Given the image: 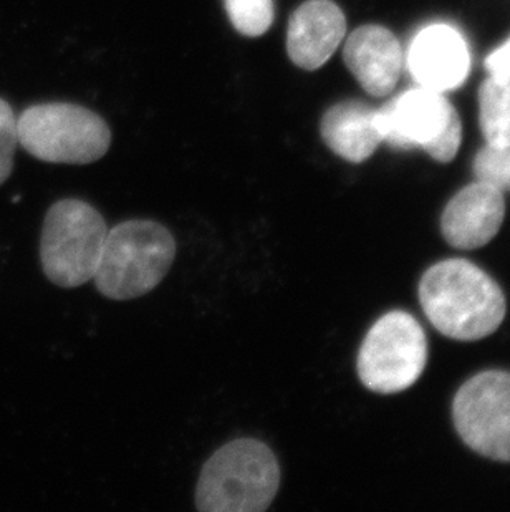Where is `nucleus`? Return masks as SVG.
I'll use <instances>...</instances> for the list:
<instances>
[{
	"label": "nucleus",
	"instance_id": "nucleus-16",
	"mask_svg": "<svg viewBox=\"0 0 510 512\" xmlns=\"http://www.w3.org/2000/svg\"><path fill=\"white\" fill-rule=\"evenodd\" d=\"M476 181L489 184L501 193L510 191V145H486L474 158Z\"/></svg>",
	"mask_w": 510,
	"mask_h": 512
},
{
	"label": "nucleus",
	"instance_id": "nucleus-6",
	"mask_svg": "<svg viewBox=\"0 0 510 512\" xmlns=\"http://www.w3.org/2000/svg\"><path fill=\"white\" fill-rule=\"evenodd\" d=\"M383 143L411 150L423 148L433 160L449 163L462 141L461 118L444 93L419 87L376 110Z\"/></svg>",
	"mask_w": 510,
	"mask_h": 512
},
{
	"label": "nucleus",
	"instance_id": "nucleus-7",
	"mask_svg": "<svg viewBox=\"0 0 510 512\" xmlns=\"http://www.w3.org/2000/svg\"><path fill=\"white\" fill-rule=\"evenodd\" d=\"M428 363V342L418 320L406 312L383 315L366 334L358 353V377L381 395L413 387Z\"/></svg>",
	"mask_w": 510,
	"mask_h": 512
},
{
	"label": "nucleus",
	"instance_id": "nucleus-8",
	"mask_svg": "<svg viewBox=\"0 0 510 512\" xmlns=\"http://www.w3.org/2000/svg\"><path fill=\"white\" fill-rule=\"evenodd\" d=\"M453 418L472 451L510 463V373L484 372L464 383L454 398Z\"/></svg>",
	"mask_w": 510,
	"mask_h": 512
},
{
	"label": "nucleus",
	"instance_id": "nucleus-5",
	"mask_svg": "<svg viewBox=\"0 0 510 512\" xmlns=\"http://www.w3.org/2000/svg\"><path fill=\"white\" fill-rule=\"evenodd\" d=\"M19 145L45 163L90 165L110 150L111 131L103 118L73 103H45L17 118Z\"/></svg>",
	"mask_w": 510,
	"mask_h": 512
},
{
	"label": "nucleus",
	"instance_id": "nucleus-17",
	"mask_svg": "<svg viewBox=\"0 0 510 512\" xmlns=\"http://www.w3.org/2000/svg\"><path fill=\"white\" fill-rule=\"evenodd\" d=\"M19 145L17 116L9 103L0 98V186L14 170L15 150Z\"/></svg>",
	"mask_w": 510,
	"mask_h": 512
},
{
	"label": "nucleus",
	"instance_id": "nucleus-11",
	"mask_svg": "<svg viewBox=\"0 0 510 512\" xmlns=\"http://www.w3.org/2000/svg\"><path fill=\"white\" fill-rule=\"evenodd\" d=\"M347 37V19L332 0H307L290 17L287 54L308 72L323 67Z\"/></svg>",
	"mask_w": 510,
	"mask_h": 512
},
{
	"label": "nucleus",
	"instance_id": "nucleus-9",
	"mask_svg": "<svg viewBox=\"0 0 510 512\" xmlns=\"http://www.w3.org/2000/svg\"><path fill=\"white\" fill-rule=\"evenodd\" d=\"M408 68L419 87L441 93L456 90L471 68L466 40L451 25H428L409 45Z\"/></svg>",
	"mask_w": 510,
	"mask_h": 512
},
{
	"label": "nucleus",
	"instance_id": "nucleus-10",
	"mask_svg": "<svg viewBox=\"0 0 510 512\" xmlns=\"http://www.w3.org/2000/svg\"><path fill=\"white\" fill-rule=\"evenodd\" d=\"M506 218L504 193L489 184H469L444 209L441 229L456 249L484 247L496 237Z\"/></svg>",
	"mask_w": 510,
	"mask_h": 512
},
{
	"label": "nucleus",
	"instance_id": "nucleus-14",
	"mask_svg": "<svg viewBox=\"0 0 510 512\" xmlns=\"http://www.w3.org/2000/svg\"><path fill=\"white\" fill-rule=\"evenodd\" d=\"M479 123L487 145H510V83L489 77L479 90Z\"/></svg>",
	"mask_w": 510,
	"mask_h": 512
},
{
	"label": "nucleus",
	"instance_id": "nucleus-4",
	"mask_svg": "<svg viewBox=\"0 0 510 512\" xmlns=\"http://www.w3.org/2000/svg\"><path fill=\"white\" fill-rule=\"evenodd\" d=\"M108 226L92 204L62 199L45 216L40 264L52 284L75 289L92 281L102 259Z\"/></svg>",
	"mask_w": 510,
	"mask_h": 512
},
{
	"label": "nucleus",
	"instance_id": "nucleus-12",
	"mask_svg": "<svg viewBox=\"0 0 510 512\" xmlns=\"http://www.w3.org/2000/svg\"><path fill=\"white\" fill-rule=\"evenodd\" d=\"M348 70L368 95L383 98L400 82L403 50L395 34L381 25H363L348 35L343 49Z\"/></svg>",
	"mask_w": 510,
	"mask_h": 512
},
{
	"label": "nucleus",
	"instance_id": "nucleus-2",
	"mask_svg": "<svg viewBox=\"0 0 510 512\" xmlns=\"http://www.w3.org/2000/svg\"><path fill=\"white\" fill-rule=\"evenodd\" d=\"M279 488L274 451L254 438H239L207 459L194 499L201 512H264Z\"/></svg>",
	"mask_w": 510,
	"mask_h": 512
},
{
	"label": "nucleus",
	"instance_id": "nucleus-3",
	"mask_svg": "<svg viewBox=\"0 0 510 512\" xmlns=\"http://www.w3.org/2000/svg\"><path fill=\"white\" fill-rule=\"evenodd\" d=\"M174 257L176 241L166 226L151 219L125 221L108 229L95 287L106 299H138L161 284Z\"/></svg>",
	"mask_w": 510,
	"mask_h": 512
},
{
	"label": "nucleus",
	"instance_id": "nucleus-18",
	"mask_svg": "<svg viewBox=\"0 0 510 512\" xmlns=\"http://www.w3.org/2000/svg\"><path fill=\"white\" fill-rule=\"evenodd\" d=\"M486 68L491 77L510 83V39L486 58Z\"/></svg>",
	"mask_w": 510,
	"mask_h": 512
},
{
	"label": "nucleus",
	"instance_id": "nucleus-13",
	"mask_svg": "<svg viewBox=\"0 0 510 512\" xmlns=\"http://www.w3.org/2000/svg\"><path fill=\"white\" fill-rule=\"evenodd\" d=\"M320 133L325 145L350 163L368 160L383 143L376 110L355 100L328 108L320 123Z\"/></svg>",
	"mask_w": 510,
	"mask_h": 512
},
{
	"label": "nucleus",
	"instance_id": "nucleus-15",
	"mask_svg": "<svg viewBox=\"0 0 510 512\" xmlns=\"http://www.w3.org/2000/svg\"><path fill=\"white\" fill-rule=\"evenodd\" d=\"M224 4L234 29L246 37H260L274 24V0H224Z\"/></svg>",
	"mask_w": 510,
	"mask_h": 512
},
{
	"label": "nucleus",
	"instance_id": "nucleus-1",
	"mask_svg": "<svg viewBox=\"0 0 510 512\" xmlns=\"http://www.w3.org/2000/svg\"><path fill=\"white\" fill-rule=\"evenodd\" d=\"M419 302L434 329L459 342L486 339L506 317L501 287L462 259L431 267L419 284Z\"/></svg>",
	"mask_w": 510,
	"mask_h": 512
}]
</instances>
